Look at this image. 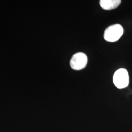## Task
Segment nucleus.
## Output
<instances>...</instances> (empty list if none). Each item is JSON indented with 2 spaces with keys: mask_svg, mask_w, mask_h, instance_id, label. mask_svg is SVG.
Listing matches in <instances>:
<instances>
[{
  "mask_svg": "<svg viewBox=\"0 0 132 132\" xmlns=\"http://www.w3.org/2000/svg\"><path fill=\"white\" fill-rule=\"evenodd\" d=\"M88 63V57L84 53L77 52L72 57L70 61L71 68L76 71L83 69Z\"/></svg>",
  "mask_w": 132,
  "mask_h": 132,
  "instance_id": "nucleus-3",
  "label": "nucleus"
},
{
  "mask_svg": "<svg viewBox=\"0 0 132 132\" xmlns=\"http://www.w3.org/2000/svg\"><path fill=\"white\" fill-rule=\"evenodd\" d=\"M123 32L124 29L120 24H116L110 26L105 30L104 39L108 42H116L122 36Z\"/></svg>",
  "mask_w": 132,
  "mask_h": 132,
  "instance_id": "nucleus-1",
  "label": "nucleus"
},
{
  "mask_svg": "<svg viewBox=\"0 0 132 132\" xmlns=\"http://www.w3.org/2000/svg\"><path fill=\"white\" fill-rule=\"evenodd\" d=\"M113 82L118 89H123L127 87L129 82V76L127 71L121 68L116 71L113 76Z\"/></svg>",
  "mask_w": 132,
  "mask_h": 132,
  "instance_id": "nucleus-2",
  "label": "nucleus"
},
{
  "mask_svg": "<svg viewBox=\"0 0 132 132\" xmlns=\"http://www.w3.org/2000/svg\"><path fill=\"white\" fill-rule=\"evenodd\" d=\"M121 2L120 0H101L99 4L104 10H111L118 7Z\"/></svg>",
  "mask_w": 132,
  "mask_h": 132,
  "instance_id": "nucleus-4",
  "label": "nucleus"
}]
</instances>
